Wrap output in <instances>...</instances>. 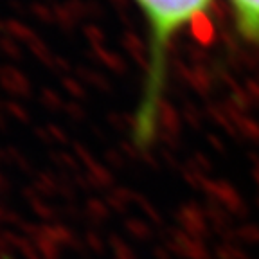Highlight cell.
<instances>
[{
	"mask_svg": "<svg viewBox=\"0 0 259 259\" xmlns=\"http://www.w3.org/2000/svg\"><path fill=\"white\" fill-rule=\"evenodd\" d=\"M148 25V63L134 119V142L148 148L157 135L158 113L166 89L167 54L175 38L205 15L212 0H134Z\"/></svg>",
	"mask_w": 259,
	"mask_h": 259,
	"instance_id": "cell-1",
	"label": "cell"
},
{
	"mask_svg": "<svg viewBox=\"0 0 259 259\" xmlns=\"http://www.w3.org/2000/svg\"><path fill=\"white\" fill-rule=\"evenodd\" d=\"M239 34L259 47V0H229Z\"/></svg>",
	"mask_w": 259,
	"mask_h": 259,
	"instance_id": "cell-2",
	"label": "cell"
}]
</instances>
